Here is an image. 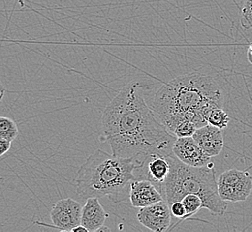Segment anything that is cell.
<instances>
[{
  "label": "cell",
  "mask_w": 252,
  "mask_h": 232,
  "mask_svg": "<svg viewBox=\"0 0 252 232\" xmlns=\"http://www.w3.org/2000/svg\"><path fill=\"white\" fill-rule=\"evenodd\" d=\"M102 129L112 153L145 164L152 155L168 156L176 137L144 99L142 84L131 81L122 87L102 115Z\"/></svg>",
  "instance_id": "obj_1"
},
{
  "label": "cell",
  "mask_w": 252,
  "mask_h": 232,
  "mask_svg": "<svg viewBox=\"0 0 252 232\" xmlns=\"http://www.w3.org/2000/svg\"><path fill=\"white\" fill-rule=\"evenodd\" d=\"M224 95L216 78L199 72L187 73L164 83L156 92L151 109L168 131L183 121L193 122L197 128L208 124L214 108H223Z\"/></svg>",
  "instance_id": "obj_2"
},
{
  "label": "cell",
  "mask_w": 252,
  "mask_h": 232,
  "mask_svg": "<svg viewBox=\"0 0 252 232\" xmlns=\"http://www.w3.org/2000/svg\"><path fill=\"white\" fill-rule=\"evenodd\" d=\"M144 166L135 158L96 150L76 173V193L83 199L108 198L113 203H121L129 198L131 182Z\"/></svg>",
  "instance_id": "obj_3"
},
{
  "label": "cell",
  "mask_w": 252,
  "mask_h": 232,
  "mask_svg": "<svg viewBox=\"0 0 252 232\" xmlns=\"http://www.w3.org/2000/svg\"><path fill=\"white\" fill-rule=\"evenodd\" d=\"M169 174L161 186V193L166 203L181 201L188 194L199 196L202 208L210 213L223 215L227 210V202L220 198L214 163L202 167H193L181 162L174 154L166 156Z\"/></svg>",
  "instance_id": "obj_4"
},
{
  "label": "cell",
  "mask_w": 252,
  "mask_h": 232,
  "mask_svg": "<svg viewBox=\"0 0 252 232\" xmlns=\"http://www.w3.org/2000/svg\"><path fill=\"white\" fill-rule=\"evenodd\" d=\"M220 198L225 202H243L252 191V176L246 171L229 169L218 179Z\"/></svg>",
  "instance_id": "obj_5"
},
{
  "label": "cell",
  "mask_w": 252,
  "mask_h": 232,
  "mask_svg": "<svg viewBox=\"0 0 252 232\" xmlns=\"http://www.w3.org/2000/svg\"><path fill=\"white\" fill-rule=\"evenodd\" d=\"M83 206L71 198L61 199L54 204L50 211V219L54 227L61 232H70L81 224Z\"/></svg>",
  "instance_id": "obj_6"
},
{
  "label": "cell",
  "mask_w": 252,
  "mask_h": 232,
  "mask_svg": "<svg viewBox=\"0 0 252 232\" xmlns=\"http://www.w3.org/2000/svg\"><path fill=\"white\" fill-rule=\"evenodd\" d=\"M138 222L154 232H165L171 230L172 213L165 200L149 206L140 208L137 213Z\"/></svg>",
  "instance_id": "obj_7"
},
{
  "label": "cell",
  "mask_w": 252,
  "mask_h": 232,
  "mask_svg": "<svg viewBox=\"0 0 252 232\" xmlns=\"http://www.w3.org/2000/svg\"><path fill=\"white\" fill-rule=\"evenodd\" d=\"M172 151L181 162L189 166L202 167L213 163L212 157L204 153L192 137L176 138Z\"/></svg>",
  "instance_id": "obj_8"
},
{
  "label": "cell",
  "mask_w": 252,
  "mask_h": 232,
  "mask_svg": "<svg viewBox=\"0 0 252 232\" xmlns=\"http://www.w3.org/2000/svg\"><path fill=\"white\" fill-rule=\"evenodd\" d=\"M129 199L133 207L149 206L163 201L164 198L158 188L148 179H135L131 184Z\"/></svg>",
  "instance_id": "obj_9"
},
{
  "label": "cell",
  "mask_w": 252,
  "mask_h": 232,
  "mask_svg": "<svg viewBox=\"0 0 252 232\" xmlns=\"http://www.w3.org/2000/svg\"><path fill=\"white\" fill-rule=\"evenodd\" d=\"M192 138L204 153L210 157L219 155L224 145L222 130L209 123L198 128Z\"/></svg>",
  "instance_id": "obj_10"
},
{
  "label": "cell",
  "mask_w": 252,
  "mask_h": 232,
  "mask_svg": "<svg viewBox=\"0 0 252 232\" xmlns=\"http://www.w3.org/2000/svg\"><path fill=\"white\" fill-rule=\"evenodd\" d=\"M108 213L105 211L97 198L86 199L82 210L81 224L86 228L89 232H97L106 223Z\"/></svg>",
  "instance_id": "obj_11"
},
{
  "label": "cell",
  "mask_w": 252,
  "mask_h": 232,
  "mask_svg": "<svg viewBox=\"0 0 252 232\" xmlns=\"http://www.w3.org/2000/svg\"><path fill=\"white\" fill-rule=\"evenodd\" d=\"M169 171V162L166 157L162 155H152L146 161L141 179H150L161 191V186L167 178Z\"/></svg>",
  "instance_id": "obj_12"
},
{
  "label": "cell",
  "mask_w": 252,
  "mask_h": 232,
  "mask_svg": "<svg viewBox=\"0 0 252 232\" xmlns=\"http://www.w3.org/2000/svg\"><path fill=\"white\" fill-rule=\"evenodd\" d=\"M18 133V127L15 121L8 117L0 116V139L14 141Z\"/></svg>",
  "instance_id": "obj_13"
},
{
  "label": "cell",
  "mask_w": 252,
  "mask_h": 232,
  "mask_svg": "<svg viewBox=\"0 0 252 232\" xmlns=\"http://www.w3.org/2000/svg\"><path fill=\"white\" fill-rule=\"evenodd\" d=\"M181 201L184 203L186 211L185 220L190 219L202 208V200L199 196L194 194L186 195Z\"/></svg>",
  "instance_id": "obj_14"
},
{
  "label": "cell",
  "mask_w": 252,
  "mask_h": 232,
  "mask_svg": "<svg viewBox=\"0 0 252 232\" xmlns=\"http://www.w3.org/2000/svg\"><path fill=\"white\" fill-rule=\"evenodd\" d=\"M231 120L230 116H228L226 112L223 108H214L209 112V116L207 118V121L209 124L218 127L219 129L223 130L226 128Z\"/></svg>",
  "instance_id": "obj_15"
},
{
  "label": "cell",
  "mask_w": 252,
  "mask_h": 232,
  "mask_svg": "<svg viewBox=\"0 0 252 232\" xmlns=\"http://www.w3.org/2000/svg\"><path fill=\"white\" fill-rule=\"evenodd\" d=\"M240 22L244 29L252 28V0H242Z\"/></svg>",
  "instance_id": "obj_16"
},
{
  "label": "cell",
  "mask_w": 252,
  "mask_h": 232,
  "mask_svg": "<svg viewBox=\"0 0 252 232\" xmlns=\"http://www.w3.org/2000/svg\"><path fill=\"white\" fill-rule=\"evenodd\" d=\"M198 128L191 121H186L181 122L174 131V135L176 138H184V137H192L194 132Z\"/></svg>",
  "instance_id": "obj_17"
},
{
  "label": "cell",
  "mask_w": 252,
  "mask_h": 232,
  "mask_svg": "<svg viewBox=\"0 0 252 232\" xmlns=\"http://www.w3.org/2000/svg\"><path fill=\"white\" fill-rule=\"evenodd\" d=\"M170 211L174 217L176 219H179V223L185 221V215H186V211H185V205L182 203V201H176L169 205Z\"/></svg>",
  "instance_id": "obj_18"
},
{
  "label": "cell",
  "mask_w": 252,
  "mask_h": 232,
  "mask_svg": "<svg viewBox=\"0 0 252 232\" xmlns=\"http://www.w3.org/2000/svg\"><path fill=\"white\" fill-rule=\"evenodd\" d=\"M12 145V141L5 140V139H0V156L5 155Z\"/></svg>",
  "instance_id": "obj_19"
},
{
  "label": "cell",
  "mask_w": 252,
  "mask_h": 232,
  "mask_svg": "<svg viewBox=\"0 0 252 232\" xmlns=\"http://www.w3.org/2000/svg\"><path fill=\"white\" fill-rule=\"evenodd\" d=\"M71 232H88L87 229L84 227L82 224H79L77 226L73 228Z\"/></svg>",
  "instance_id": "obj_20"
},
{
  "label": "cell",
  "mask_w": 252,
  "mask_h": 232,
  "mask_svg": "<svg viewBox=\"0 0 252 232\" xmlns=\"http://www.w3.org/2000/svg\"><path fill=\"white\" fill-rule=\"evenodd\" d=\"M247 58L248 61L250 62V63H252V43L251 44L250 48L248 49Z\"/></svg>",
  "instance_id": "obj_21"
},
{
  "label": "cell",
  "mask_w": 252,
  "mask_h": 232,
  "mask_svg": "<svg viewBox=\"0 0 252 232\" xmlns=\"http://www.w3.org/2000/svg\"><path fill=\"white\" fill-rule=\"evenodd\" d=\"M4 96H5V87H3L2 83L0 82V103L2 101Z\"/></svg>",
  "instance_id": "obj_22"
},
{
  "label": "cell",
  "mask_w": 252,
  "mask_h": 232,
  "mask_svg": "<svg viewBox=\"0 0 252 232\" xmlns=\"http://www.w3.org/2000/svg\"><path fill=\"white\" fill-rule=\"evenodd\" d=\"M105 231H110V229H109V228L106 227V226L104 225V226H102V227L100 228V229H98V230H97V232H105Z\"/></svg>",
  "instance_id": "obj_23"
}]
</instances>
